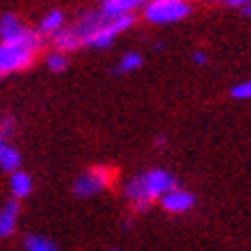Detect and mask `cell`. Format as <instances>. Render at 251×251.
Returning <instances> with one entry per match:
<instances>
[{"mask_svg": "<svg viewBox=\"0 0 251 251\" xmlns=\"http://www.w3.org/2000/svg\"><path fill=\"white\" fill-rule=\"evenodd\" d=\"M174 188H178V180L172 172L164 168H151L131 178L125 184L123 194L137 212H147L155 200H161V196Z\"/></svg>", "mask_w": 251, "mask_h": 251, "instance_id": "6da1fadb", "label": "cell"}, {"mask_svg": "<svg viewBox=\"0 0 251 251\" xmlns=\"http://www.w3.org/2000/svg\"><path fill=\"white\" fill-rule=\"evenodd\" d=\"M39 51V39L29 43H2L0 41V78L27 70Z\"/></svg>", "mask_w": 251, "mask_h": 251, "instance_id": "7a4b0ae2", "label": "cell"}, {"mask_svg": "<svg viewBox=\"0 0 251 251\" xmlns=\"http://www.w3.org/2000/svg\"><path fill=\"white\" fill-rule=\"evenodd\" d=\"M192 4L188 0H149L143 6V17L151 25H172L190 17Z\"/></svg>", "mask_w": 251, "mask_h": 251, "instance_id": "3957f363", "label": "cell"}, {"mask_svg": "<svg viewBox=\"0 0 251 251\" xmlns=\"http://www.w3.org/2000/svg\"><path fill=\"white\" fill-rule=\"evenodd\" d=\"M112 180H115V170H110L106 166H92L76 178L74 194L78 198H92L100 192H104L106 188H110Z\"/></svg>", "mask_w": 251, "mask_h": 251, "instance_id": "277c9868", "label": "cell"}, {"mask_svg": "<svg viewBox=\"0 0 251 251\" xmlns=\"http://www.w3.org/2000/svg\"><path fill=\"white\" fill-rule=\"evenodd\" d=\"M135 25V17L129 15V17H121V19H115V21H104L100 27L96 29V33L86 41L88 47H94V49H106L115 43V39L125 33L127 29H131Z\"/></svg>", "mask_w": 251, "mask_h": 251, "instance_id": "5b68a950", "label": "cell"}, {"mask_svg": "<svg viewBox=\"0 0 251 251\" xmlns=\"http://www.w3.org/2000/svg\"><path fill=\"white\" fill-rule=\"evenodd\" d=\"M37 39H39V35L25 27L17 15H12V12L2 15L0 19V41L2 43H29Z\"/></svg>", "mask_w": 251, "mask_h": 251, "instance_id": "8992f818", "label": "cell"}, {"mask_svg": "<svg viewBox=\"0 0 251 251\" xmlns=\"http://www.w3.org/2000/svg\"><path fill=\"white\" fill-rule=\"evenodd\" d=\"M159 204L166 212H170V215H184V212H190L196 206V196L190 190L178 186L161 196Z\"/></svg>", "mask_w": 251, "mask_h": 251, "instance_id": "52a82bcc", "label": "cell"}, {"mask_svg": "<svg viewBox=\"0 0 251 251\" xmlns=\"http://www.w3.org/2000/svg\"><path fill=\"white\" fill-rule=\"evenodd\" d=\"M145 6V0H102L98 12L106 21H115L121 17H129L137 8Z\"/></svg>", "mask_w": 251, "mask_h": 251, "instance_id": "ba28073f", "label": "cell"}, {"mask_svg": "<svg viewBox=\"0 0 251 251\" xmlns=\"http://www.w3.org/2000/svg\"><path fill=\"white\" fill-rule=\"evenodd\" d=\"M19 217H21V204L19 200L10 198L8 202L0 208V237H10L17 231L19 225Z\"/></svg>", "mask_w": 251, "mask_h": 251, "instance_id": "9c48e42d", "label": "cell"}, {"mask_svg": "<svg viewBox=\"0 0 251 251\" xmlns=\"http://www.w3.org/2000/svg\"><path fill=\"white\" fill-rule=\"evenodd\" d=\"M21 164H23L21 151L8 139L0 137V170L8 172V174H15V172L21 170Z\"/></svg>", "mask_w": 251, "mask_h": 251, "instance_id": "30bf717a", "label": "cell"}, {"mask_svg": "<svg viewBox=\"0 0 251 251\" xmlns=\"http://www.w3.org/2000/svg\"><path fill=\"white\" fill-rule=\"evenodd\" d=\"M104 21H106V19L100 15L98 10H96V12H86V15H82V17L76 21V25H74V31L78 33V37L82 39V43L86 45V41L96 33V29H98Z\"/></svg>", "mask_w": 251, "mask_h": 251, "instance_id": "8fae6325", "label": "cell"}, {"mask_svg": "<svg viewBox=\"0 0 251 251\" xmlns=\"http://www.w3.org/2000/svg\"><path fill=\"white\" fill-rule=\"evenodd\" d=\"M51 43L55 47V51H61V53L76 51V49H80L84 45L82 39L78 37V33L74 31V27H64L55 35H51Z\"/></svg>", "mask_w": 251, "mask_h": 251, "instance_id": "7c38bea8", "label": "cell"}, {"mask_svg": "<svg viewBox=\"0 0 251 251\" xmlns=\"http://www.w3.org/2000/svg\"><path fill=\"white\" fill-rule=\"evenodd\" d=\"M10 192H12V198H15V200H23V198L31 196V192H33V178L27 172H23V170L10 174Z\"/></svg>", "mask_w": 251, "mask_h": 251, "instance_id": "4fadbf2b", "label": "cell"}, {"mask_svg": "<svg viewBox=\"0 0 251 251\" xmlns=\"http://www.w3.org/2000/svg\"><path fill=\"white\" fill-rule=\"evenodd\" d=\"M64 25H66V17H64V12L61 10H49L47 15L41 19V25H39V31L43 35H55L57 31L64 29Z\"/></svg>", "mask_w": 251, "mask_h": 251, "instance_id": "5bb4252c", "label": "cell"}, {"mask_svg": "<svg viewBox=\"0 0 251 251\" xmlns=\"http://www.w3.org/2000/svg\"><path fill=\"white\" fill-rule=\"evenodd\" d=\"M143 66V55L139 53V51H127L123 57H121V61H119V66L112 70V74H133V72H137Z\"/></svg>", "mask_w": 251, "mask_h": 251, "instance_id": "9a60e30c", "label": "cell"}, {"mask_svg": "<svg viewBox=\"0 0 251 251\" xmlns=\"http://www.w3.org/2000/svg\"><path fill=\"white\" fill-rule=\"evenodd\" d=\"M23 245L25 251H61L51 239H47L43 235H27Z\"/></svg>", "mask_w": 251, "mask_h": 251, "instance_id": "2e32d148", "label": "cell"}, {"mask_svg": "<svg viewBox=\"0 0 251 251\" xmlns=\"http://www.w3.org/2000/svg\"><path fill=\"white\" fill-rule=\"evenodd\" d=\"M68 66H70V61H68V55H66V53L51 51V53L47 55V68L51 70L53 74H59V72L68 70Z\"/></svg>", "mask_w": 251, "mask_h": 251, "instance_id": "e0dca14e", "label": "cell"}, {"mask_svg": "<svg viewBox=\"0 0 251 251\" xmlns=\"http://www.w3.org/2000/svg\"><path fill=\"white\" fill-rule=\"evenodd\" d=\"M229 94L235 100H249L251 98V80L237 82L235 86H231V92Z\"/></svg>", "mask_w": 251, "mask_h": 251, "instance_id": "ac0fdd59", "label": "cell"}, {"mask_svg": "<svg viewBox=\"0 0 251 251\" xmlns=\"http://www.w3.org/2000/svg\"><path fill=\"white\" fill-rule=\"evenodd\" d=\"M17 127V121L12 117H4L2 121H0V137H4V139H10L12 131H15Z\"/></svg>", "mask_w": 251, "mask_h": 251, "instance_id": "d6986e66", "label": "cell"}, {"mask_svg": "<svg viewBox=\"0 0 251 251\" xmlns=\"http://www.w3.org/2000/svg\"><path fill=\"white\" fill-rule=\"evenodd\" d=\"M192 61L196 66H206L208 64V55L206 51H202V49H196V51L192 53Z\"/></svg>", "mask_w": 251, "mask_h": 251, "instance_id": "ffe728a7", "label": "cell"}, {"mask_svg": "<svg viewBox=\"0 0 251 251\" xmlns=\"http://www.w3.org/2000/svg\"><path fill=\"white\" fill-rule=\"evenodd\" d=\"M212 2H219V4H229L235 8H243L245 4H249L251 0H212Z\"/></svg>", "mask_w": 251, "mask_h": 251, "instance_id": "44dd1931", "label": "cell"}, {"mask_svg": "<svg viewBox=\"0 0 251 251\" xmlns=\"http://www.w3.org/2000/svg\"><path fill=\"white\" fill-rule=\"evenodd\" d=\"M166 143H168V137H166V135H159L157 139H155V145H157V147H164Z\"/></svg>", "mask_w": 251, "mask_h": 251, "instance_id": "7402d4cb", "label": "cell"}, {"mask_svg": "<svg viewBox=\"0 0 251 251\" xmlns=\"http://www.w3.org/2000/svg\"><path fill=\"white\" fill-rule=\"evenodd\" d=\"M241 12H243L245 17H249V19H251V2H249V4H245V6L241 8Z\"/></svg>", "mask_w": 251, "mask_h": 251, "instance_id": "603a6c76", "label": "cell"}, {"mask_svg": "<svg viewBox=\"0 0 251 251\" xmlns=\"http://www.w3.org/2000/svg\"><path fill=\"white\" fill-rule=\"evenodd\" d=\"M112 251H123V249H112Z\"/></svg>", "mask_w": 251, "mask_h": 251, "instance_id": "cb8c5ba5", "label": "cell"}]
</instances>
